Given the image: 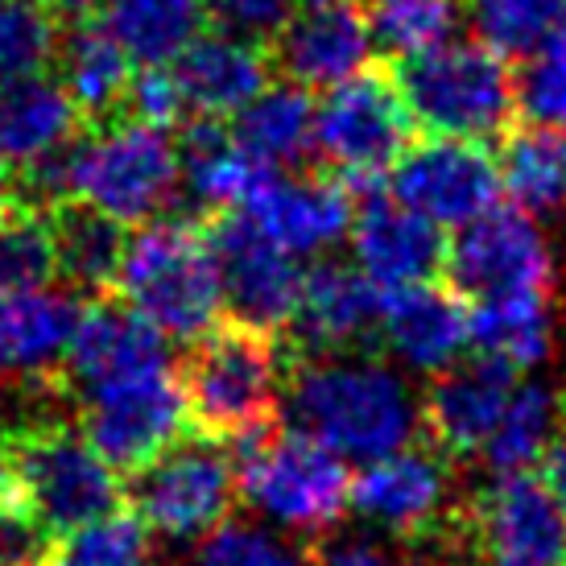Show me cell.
Segmentation results:
<instances>
[{"label": "cell", "mask_w": 566, "mask_h": 566, "mask_svg": "<svg viewBox=\"0 0 566 566\" xmlns=\"http://www.w3.org/2000/svg\"><path fill=\"white\" fill-rule=\"evenodd\" d=\"M282 406L290 409L294 430L356 463H373L422 439V401L373 347L335 356H285Z\"/></svg>", "instance_id": "1"}, {"label": "cell", "mask_w": 566, "mask_h": 566, "mask_svg": "<svg viewBox=\"0 0 566 566\" xmlns=\"http://www.w3.org/2000/svg\"><path fill=\"white\" fill-rule=\"evenodd\" d=\"M0 480L30 504L54 542L128 504L125 475L87 442L75 418L50 409L0 426Z\"/></svg>", "instance_id": "2"}, {"label": "cell", "mask_w": 566, "mask_h": 566, "mask_svg": "<svg viewBox=\"0 0 566 566\" xmlns=\"http://www.w3.org/2000/svg\"><path fill=\"white\" fill-rule=\"evenodd\" d=\"M190 430L220 442H244L282 422L285 352L282 335L244 318H220L187 347L178 368Z\"/></svg>", "instance_id": "3"}, {"label": "cell", "mask_w": 566, "mask_h": 566, "mask_svg": "<svg viewBox=\"0 0 566 566\" xmlns=\"http://www.w3.org/2000/svg\"><path fill=\"white\" fill-rule=\"evenodd\" d=\"M240 501L277 530L315 551L352 513L347 459L294 426H269L237 442Z\"/></svg>", "instance_id": "4"}, {"label": "cell", "mask_w": 566, "mask_h": 566, "mask_svg": "<svg viewBox=\"0 0 566 566\" xmlns=\"http://www.w3.org/2000/svg\"><path fill=\"white\" fill-rule=\"evenodd\" d=\"M116 294L166 339L195 344L220 323L223 273L199 216L142 223L128 237Z\"/></svg>", "instance_id": "5"}, {"label": "cell", "mask_w": 566, "mask_h": 566, "mask_svg": "<svg viewBox=\"0 0 566 566\" xmlns=\"http://www.w3.org/2000/svg\"><path fill=\"white\" fill-rule=\"evenodd\" d=\"M413 125L430 137L492 142L517 125V75L504 54L480 38L447 42L389 63Z\"/></svg>", "instance_id": "6"}, {"label": "cell", "mask_w": 566, "mask_h": 566, "mask_svg": "<svg viewBox=\"0 0 566 566\" xmlns=\"http://www.w3.org/2000/svg\"><path fill=\"white\" fill-rule=\"evenodd\" d=\"M182 190L174 133L116 116L99 128H83L66 154V199L104 211L125 228L161 220Z\"/></svg>", "instance_id": "7"}, {"label": "cell", "mask_w": 566, "mask_h": 566, "mask_svg": "<svg viewBox=\"0 0 566 566\" xmlns=\"http://www.w3.org/2000/svg\"><path fill=\"white\" fill-rule=\"evenodd\" d=\"M463 504L459 463L426 439L373 459L352 475V513L377 537L409 551H447L455 558Z\"/></svg>", "instance_id": "8"}, {"label": "cell", "mask_w": 566, "mask_h": 566, "mask_svg": "<svg viewBox=\"0 0 566 566\" xmlns=\"http://www.w3.org/2000/svg\"><path fill=\"white\" fill-rule=\"evenodd\" d=\"M413 116L394 66L368 63L360 75L331 87L315 116V158L352 190H377L413 145Z\"/></svg>", "instance_id": "9"}, {"label": "cell", "mask_w": 566, "mask_h": 566, "mask_svg": "<svg viewBox=\"0 0 566 566\" xmlns=\"http://www.w3.org/2000/svg\"><path fill=\"white\" fill-rule=\"evenodd\" d=\"M128 509L166 542H203L240 504V472L228 442L190 430L149 468L128 475Z\"/></svg>", "instance_id": "10"}, {"label": "cell", "mask_w": 566, "mask_h": 566, "mask_svg": "<svg viewBox=\"0 0 566 566\" xmlns=\"http://www.w3.org/2000/svg\"><path fill=\"white\" fill-rule=\"evenodd\" d=\"M455 558L472 566H566V509L537 475H492L463 504Z\"/></svg>", "instance_id": "11"}, {"label": "cell", "mask_w": 566, "mask_h": 566, "mask_svg": "<svg viewBox=\"0 0 566 566\" xmlns=\"http://www.w3.org/2000/svg\"><path fill=\"white\" fill-rule=\"evenodd\" d=\"M75 422L120 475H137L190 434L187 397L174 364L145 368L75 397Z\"/></svg>", "instance_id": "12"}, {"label": "cell", "mask_w": 566, "mask_h": 566, "mask_svg": "<svg viewBox=\"0 0 566 566\" xmlns=\"http://www.w3.org/2000/svg\"><path fill=\"white\" fill-rule=\"evenodd\" d=\"M447 285L468 302L558 290V261L542 223L521 207H492L447 244Z\"/></svg>", "instance_id": "13"}, {"label": "cell", "mask_w": 566, "mask_h": 566, "mask_svg": "<svg viewBox=\"0 0 566 566\" xmlns=\"http://www.w3.org/2000/svg\"><path fill=\"white\" fill-rule=\"evenodd\" d=\"M501 158L488 142L430 137L413 142L389 174V195L439 228H468L501 207Z\"/></svg>", "instance_id": "14"}, {"label": "cell", "mask_w": 566, "mask_h": 566, "mask_svg": "<svg viewBox=\"0 0 566 566\" xmlns=\"http://www.w3.org/2000/svg\"><path fill=\"white\" fill-rule=\"evenodd\" d=\"M80 315L83 298L75 290H0V394L66 397L63 373Z\"/></svg>", "instance_id": "15"}, {"label": "cell", "mask_w": 566, "mask_h": 566, "mask_svg": "<svg viewBox=\"0 0 566 566\" xmlns=\"http://www.w3.org/2000/svg\"><path fill=\"white\" fill-rule=\"evenodd\" d=\"M203 223L220 256L223 302H232V318L285 335L298 315L302 282H306L298 256L277 249L244 211H220Z\"/></svg>", "instance_id": "16"}, {"label": "cell", "mask_w": 566, "mask_h": 566, "mask_svg": "<svg viewBox=\"0 0 566 566\" xmlns=\"http://www.w3.org/2000/svg\"><path fill=\"white\" fill-rule=\"evenodd\" d=\"M273 71L306 92H331L360 75L373 54L368 0H298L269 42Z\"/></svg>", "instance_id": "17"}, {"label": "cell", "mask_w": 566, "mask_h": 566, "mask_svg": "<svg viewBox=\"0 0 566 566\" xmlns=\"http://www.w3.org/2000/svg\"><path fill=\"white\" fill-rule=\"evenodd\" d=\"M240 211L290 256H323L352 237L356 220L352 187L323 166H306L294 174L265 170Z\"/></svg>", "instance_id": "18"}, {"label": "cell", "mask_w": 566, "mask_h": 566, "mask_svg": "<svg viewBox=\"0 0 566 566\" xmlns=\"http://www.w3.org/2000/svg\"><path fill=\"white\" fill-rule=\"evenodd\" d=\"M517 368L475 352L451 364L447 373L426 380L422 389V439L434 442L455 463H472L484 455L492 430L501 426L504 409L517 394Z\"/></svg>", "instance_id": "19"}, {"label": "cell", "mask_w": 566, "mask_h": 566, "mask_svg": "<svg viewBox=\"0 0 566 566\" xmlns=\"http://www.w3.org/2000/svg\"><path fill=\"white\" fill-rule=\"evenodd\" d=\"M447 244L439 223L409 211L401 199L385 190H364L356 220H352V256L368 282L394 294L406 285L434 282L447 269Z\"/></svg>", "instance_id": "20"}, {"label": "cell", "mask_w": 566, "mask_h": 566, "mask_svg": "<svg viewBox=\"0 0 566 566\" xmlns=\"http://www.w3.org/2000/svg\"><path fill=\"white\" fill-rule=\"evenodd\" d=\"M385 290L364 277L356 265L318 261L306 269L298 315L290 323L285 356H335V352H368L377 347Z\"/></svg>", "instance_id": "21"}, {"label": "cell", "mask_w": 566, "mask_h": 566, "mask_svg": "<svg viewBox=\"0 0 566 566\" xmlns=\"http://www.w3.org/2000/svg\"><path fill=\"white\" fill-rule=\"evenodd\" d=\"M377 347L406 373L439 377L472 347V302L447 282H422L385 294Z\"/></svg>", "instance_id": "22"}, {"label": "cell", "mask_w": 566, "mask_h": 566, "mask_svg": "<svg viewBox=\"0 0 566 566\" xmlns=\"http://www.w3.org/2000/svg\"><path fill=\"white\" fill-rule=\"evenodd\" d=\"M158 364H170L166 335L158 327H149L120 294L83 298V315L63 373L71 401L99 389V385L125 380L133 373H145V368H158Z\"/></svg>", "instance_id": "23"}, {"label": "cell", "mask_w": 566, "mask_h": 566, "mask_svg": "<svg viewBox=\"0 0 566 566\" xmlns=\"http://www.w3.org/2000/svg\"><path fill=\"white\" fill-rule=\"evenodd\" d=\"M170 66L187 95V108L211 120H237L256 95L273 87L277 75L265 42L240 38L220 25H207Z\"/></svg>", "instance_id": "24"}, {"label": "cell", "mask_w": 566, "mask_h": 566, "mask_svg": "<svg viewBox=\"0 0 566 566\" xmlns=\"http://www.w3.org/2000/svg\"><path fill=\"white\" fill-rule=\"evenodd\" d=\"M54 66H59L54 75L66 87V95L75 99L87 128H99L116 116H125V99L128 87H133V75H137V63L99 13L66 25Z\"/></svg>", "instance_id": "25"}, {"label": "cell", "mask_w": 566, "mask_h": 566, "mask_svg": "<svg viewBox=\"0 0 566 566\" xmlns=\"http://www.w3.org/2000/svg\"><path fill=\"white\" fill-rule=\"evenodd\" d=\"M178 142V166H182V190L199 203V220L220 216V211H240L249 203L252 187L265 178L269 166L252 158L237 142L228 120L211 116H190L187 128L174 137Z\"/></svg>", "instance_id": "26"}, {"label": "cell", "mask_w": 566, "mask_h": 566, "mask_svg": "<svg viewBox=\"0 0 566 566\" xmlns=\"http://www.w3.org/2000/svg\"><path fill=\"white\" fill-rule=\"evenodd\" d=\"M83 116L66 95L59 75L0 83V158L13 170H30L42 158L59 154L83 133Z\"/></svg>", "instance_id": "27"}, {"label": "cell", "mask_w": 566, "mask_h": 566, "mask_svg": "<svg viewBox=\"0 0 566 566\" xmlns=\"http://www.w3.org/2000/svg\"><path fill=\"white\" fill-rule=\"evenodd\" d=\"M50 220H54L59 282H66V290H75L80 298L116 294L128 249L125 223L108 220L104 211L75 203V199H63V203L50 207Z\"/></svg>", "instance_id": "28"}, {"label": "cell", "mask_w": 566, "mask_h": 566, "mask_svg": "<svg viewBox=\"0 0 566 566\" xmlns=\"http://www.w3.org/2000/svg\"><path fill=\"white\" fill-rule=\"evenodd\" d=\"M558 290L472 302V347L509 368H537L558 352Z\"/></svg>", "instance_id": "29"}, {"label": "cell", "mask_w": 566, "mask_h": 566, "mask_svg": "<svg viewBox=\"0 0 566 566\" xmlns=\"http://www.w3.org/2000/svg\"><path fill=\"white\" fill-rule=\"evenodd\" d=\"M318 104L298 83H273L232 120L237 142L269 170H294L315 154Z\"/></svg>", "instance_id": "30"}, {"label": "cell", "mask_w": 566, "mask_h": 566, "mask_svg": "<svg viewBox=\"0 0 566 566\" xmlns=\"http://www.w3.org/2000/svg\"><path fill=\"white\" fill-rule=\"evenodd\" d=\"M501 178L513 207L530 216L566 211V128L513 125L501 145Z\"/></svg>", "instance_id": "31"}, {"label": "cell", "mask_w": 566, "mask_h": 566, "mask_svg": "<svg viewBox=\"0 0 566 566\" xmlns=\"http://www.w3.org/2000/svg\"><path fill=\"white\" fill-rule=\"evenodd\" d=\"M104 21L137 66H170L211 25L207 0H108Z\"/></svg>", "instance_id": "32"}, {"label": "cell", "mask_w": 566, "mask_h": 566, "mask_svg": "<svg viewBox=\"0 0 566 566\" xmlns=\"http://www.w3.org/2000/svg\"><path fill=\"white\" fill-rule=\"evenodd\" d=\"M566 389L563 385H546V380H525L504 409L501 426L492 430L484 447V468L492 475H521L537 468L542 451L551 447L554 430L563 422Z\"/></svg>", "instance_id": "33"}, {"label": "cell", "mask_w": 566, "mask_h": 566, "mask_svg": "<svg viewBox=\"0 0 566 566\" xmlns=\"http://www.w3.org/2000/svg\"><path fill=\"white\" fill-rule=\"evenodd\" d=\"M463 17L468 0H368L373 46H380L385 63H401L455 42Z\"/></svg>", "instance_id": "34"}, {"label": "cell", "mask_w": 566, "mask_h": 566, "mask_svg": "<svg viewBox=\"0 0 566 566\" xmlns=\"http://www.w3.org/2000/svg\"><path fill=\"white\" fill-rule=\"evenodd\" d=\"M59 282L50 207L13 195L0 207V290H42Z\"/></svg>", "instance_id": "35"}, {"label": "cell", "mask_w": 566, "mask_h": 566, "mask_svg": "<svg viewBox=\"0 0 566 566\" xmlns=\"http://www.w3.org/2000/svg\"><path fill=\"white\" fill-rule=\"evenodd\" d=\"M66 25L50 13L46 0H0V83L46 75Z\"/></svg>", "instance_id": "36"}, {"label": "cell", "mask_w": 566, "mask_h": 566, "mask_svg": "<svg viewBox=\"0 0 566 566\" xmlns=\"http://www.w3.org/2000/svg\"><path fill=\"white\" fill-rule=\"evenodd\" d=\"M475 38L504 59H530L563 25L558 0H468Z\"/></svg>", "instance_id": "37"}, {"label": "cell", "mask_w": 566, "mask_h": 566, "mask_svg": "<svg viewBox=\"0 0 566 566\" xmlns=\"http://www.w3.org/2000/svg\"><path fill=\"white\" fill-rule=\"evenodd\" d=\"M50 566H154V534L125 504L120 513L59 537Z\"/></svg>", "instance_id": "38"}, {"label": "cell", "mask_w": 566, "mask_h": 566, "mask_svg": "<svg viewBox=\"0 0 566 566\" xmlns=\"http://www.w3.org/2000/svg\"><path fill=\"white\" fill-rule=\"evenodd\" d=\"M190 566H311V551L256 521H223L199 542Z\"/></svg>", "instance_id": "39"}, {"label": "cell", "mask_w": 566, "mask_h": 566, "mask_svg": "<svg viewBox=\"0 0 566 566\" xmlns=\"http://www.w3.org/2000/svg\"><path fill=\"white\" fill-rule=\"evenodd\" d=\"M517 116L525 125L566 128V33H554L521 63Z\"/></svg>", "instance_id": "40"}, {"label": "cell", "mask_w": 566, "mask_h": 566, "mask_svg": "<svg viewBox=\"0 0 566 566\" xmlns=\"http://www.w3.org/2000/svg\"><path fill=\"white\" fill-rule=\"evenodd\" d=\"M455 558L447 551H409L385 537H335L318 542L311 551V566H451Z\"/></svg>", "instance_id": "41"}, {"label": "cell", "mask_w": 566, "mask_h": 566, "mask_svg": "<svg viewBox=\"0 0 566 566\" xmlns=\"http://www.w3.org/2000/svg\"><path fill=\"white\" fill-rule=\"evenodd\" d=\"M54 537L33 517L30 504L0 480V566H50Z\"/></svg>", "instance_id": "42"}, {"label": "cell", "mask_w": 566, "mask_h": 566, "mask_svg": "<svg viewBox=\"0 0 566 566\" xmlns=\"http://www.w3.org/2000/svg\"><path fill=\"white\" fill-rule=\"evenodd\" d=\"M187 112H190L187 95L178 87L174 66H137L133 87H128V99H125V116L170 133Z\"/></svg>", "instance_id": "43"}, {"label": "cell", "mask_w": 566, "mask_h": 566, "mask_svg": "<svg viewBox=\"0 0 566 566\" xmlns=\"http://www.w3.org/2000/svg\"><path fill=\"white\" fill-rule=\"evenodd\" d=\"M298 0H207L211 21L220 30H232L252 42H273V33L285 25V17L294 13Z\"/></svg>", "instance_id": "44"}, {"label": "cell", "mask_w": 566, "mask_h": 566, "mask_svg": "<svg viewBox=\"0 0 566 566\" xmlns=\"http://www.w3.org/2000/svg\"><path fill=\"white\" fill-rule=\"evenodd\" d=\"M563 389H566V380H563ZM537 480L551 488V496L566 509V406H563V422L554 430L551 447L537 459Z\"/></svg>", "instance_id": "45"}, {"label": "cell", "mask_w": 566, "mask_h": 566, "mask_svg": "<svg viewBox=\"0 0 566 566\" xmlns=\"http://www.w3.org/2000/svg\"><path fill=\"white\" fill-rule=\"evenodd\" d=\"M46 4L63 25H75L83 17H95V4H99V0H46Z\"/></svg>", "instance_id": "46"}, {"label": "cell", "mask_w": 566, "mask_h": 566, "mask_svg": "<svg viewBox=\"0 0 566 566\" xmlns=\"http://www.w3.org/2000/svg\"><path fill=\"white\" fill-rule=\"evenodd\" d=\"M13 195H17V170L4 158H0V207L9 203Z\"/></svg>", "instance_id": "47"}, {"label": "cell", "mask_w": 566, "mask_h": 566, "mask_svg": "<svg viewBox=\"0 0 566 566\" xmlns=\"http://www.w3.org/2000/svg\"><path fill=\"white\" fill-rule=\"evenodd\" d=\"M554 315H558V352H563V360H566V290H563V298H558V306H554Z\"/></svg>", "instance_id": "48"}, {"label": "cell", "mask_w": 566, "mask_h": 566, "mask_svg": "<svg viewBox=\"0 0 566 566\" xmlns=\"http://www.w3.org/2000/svg\"><path fill=\"white\" fill-rule=\"evenodd\" d=\"M558 4H563V21H566V0H558Z\"/></svg>", "instance_id": "49"}]
</instances>
